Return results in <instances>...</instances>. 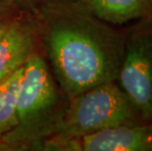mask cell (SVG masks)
Here are the masks:
<instances>
[{
    "label": "cell",
    "mask_w": 152,
    "mask_h": 151,
    "mask_svg": "<svg viewBox=\"0 0 152 151\" xmlns=\"http://www.w3.org/2000/svg\"><path fill=\"white\" fill-rule=\"evenodd\" d=\"M35 22L55 79L68 99L116 82L126 38L79 0H42Z\"/></svg>",
    "instance_id": "cell-1"
},
{
    "label": "cell",
    "mask_w": 152,
    "mask_h": 151,
    "mask_svg": "<svg viewBox=\"0 0 152 151\" xmlns=\"http://www.w3.org/2000/svg\"><path fill=\"white\" fill-rule=\"evenodd\" d=\"M65 104L45 60L34 51L19 85L17 125L0 141V150H38L51 136Z\"/></svg>",
    "instance_id": "cell-2"
},
{
    "label": "cell",
    "mask_w": 152,
    "mask_h": 151,
    "mask_svg": "<svg viewBox=\"0 0 152 151\" xmlns=\"http://www.w3.org/2000/svg\"><path fill=\"white\" fill-rule=\"evenodd\" d=\"M142 120L115 82L95 85L70 98L47 139H71ZM46 140V139H45Z\"/></svg>",
    "instance_id": "cell-3"
},
{
    "label": "cell",
    "mask_w": 152,
    "mask_h": 151,
    "mask_svg": "<svg viewBox=\"0 0 152 151\" xmlns=\"http://www.w3.org/2000/svg\"><path fill=\"white\" fill-rule=\"evenodd\" d=\"M117 81L142 120L152 122V28H137L126 38Z\"/></svg>",
    "instance_id": "cell-4"
},
{
    "label": "cell",
    "mask_w": 152,
    "mask_h": 151,
    "mask_svg": "<svg viewBox=\"0 0 152 151\" xmlns=\"http://www.w3.org/2000/svg\"><path fill=\"white\" fill-rule=\"evenodd\" d=\"M38 150L152 151V122L119 125L71 139H46Z\"/></svg>",
    "instance_id": "cell-5"
},
{
    "label": "cell",
    "mask_w": 152,
    "mask_h": 151,
    "mask_svg": "<svg viewBox=\"0 0 152 151\" xmlns=\"http://www.w3.org/2000/svg\"><path fill=\"white\" fill-rule=\"evenodd\" d=\"M35 22L22 15L0 38V82L24 67L34 52Z\"/></svg>",
    "instance_id": "cell-6"
},
{
    "label": "cell",
    "mask_w": 152,
    "mask_h": 151,
    "mask_svg": "<svg viewBox=\"0 0 152 151\" xmlns=\"http://www.w3.org/2000/svg\"><path fill=\"white\" fill-rule=\"evenodd\" d=\"M96 18L107 24L152 21V0H79Z\"/></svg>",
    "instance_id": "cell-7"
},
{
    "label": "cell",
    "mask_w": 152,
    "mask_h": 151,
    "mask_svg": "<svg viewBox=\"0 0 152 151\" xmlns=\"http://www.w3.org/2000/svg\"><path fill=\"white\" fill-rule=\"evenodd\" d=\"M23 70L24 67L0 82V141L17 125V95Z\"/></svg>",
    "instance_id": "cell-8"
},
{
    "label": "cell",
    "mask_w": 152,
    "mask_h": 151,
    "mask_svg": "<svg viewBox=\"0 0 152 151\" xmlns=\"http://www.w3.org/2000/svg\"><path fill=\"white\" fill-rule=\"evenodd\" d=\"M22 15L15 0H0V38Z\"/></svg>",
    "instance_id": "cell-9"
},
{
    "label": "cell",
    "mask_w": 152,
    "mask_h": 151,
    "mask_svg": "<svg viewBox=\"0 0 152 151\" xmlns=\"http://www.w3.org/2000/svg\"><path fill=\"white\" fill-rule=\"evenodd\" d=\"M28 1H34V2H41L42 0H28Z\"/></svg>",
    "instance_id": "cell-10"
}]
</instances>
